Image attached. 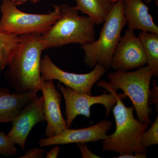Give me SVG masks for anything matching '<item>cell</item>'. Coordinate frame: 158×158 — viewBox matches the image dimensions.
<instances>
[{
	"label": "cell",
	"mask_w": 158,
	"mask_h": 158,
	"mask_svg": "<svg viewBox=\"0 0 158 158\" xmlns=\"http://www.w3.org/2000/svg\"><path fill=\"white\" fill-rule=\"evenodd\" d=\"M103 23L98 39L81 45V48L85 52L84 61L87 66L94 68L99 65L107 71L110 68L111 60L121 38L122 31L127 24L123 1L114 3Z\"/></svg>",
	"instance_id": "cell-4"
},
{
	"label": "cell",
	"mask_w": 158,
	"mask_h": 158,
	"mask_svg": "<svg viewBox=\"0 0 158 158\" xmlns=\"http://www.w3.org/2000/svg\"><path fill=\"white\" fill-rule=\"evenodd\" d=\"M106 71L104 67L97 65L89 73L77 74L68 72L58 67L47 55H44L40 62V73L43 81L57 80L76 92L90 95H92L91 90L94 85Z\"/></svg>",
	"instance_id": "cell-7"
},
{
	"label": "cell",
	"mask_w": 158,
	"mask_h": 158,
	"mask_svg": "<svg viewBox=\"0 0 158 158\" xmlns=\"http://www.w3.org/2000/svg\"><path fill=\"white\" fill-rule=\"evenodd\" d=\"M40 0H37V2H39V1H40Z\"/></svg>",
	"instance_id": "cell-27"
},
{
	"label": "cell",
	"mask_w": 158,
	"mask_h": 158,
	"mask_svg": "<svg viewBox=\"0 0 158 158\" xmlns=\"http://www.w3.org/2000/svg\"><path fill=\"white\" fill-rule=\"evenodd\" d=\"M98 87L106 89L116 96V103L112 110L116 123L115 132L109 138L102 141V150L113 151L119 155L132 154L146 152L141 146V139L147 130L148 124L141 122L134 116V106L127 107L122 101L126 98L124 94H118L109 82L101 81L97 83Z\"/></svg>",
	"instance_id": "cell-2"
},
{
	"label": "cell",
	"mask_w": 158,
	"mask_h": 158,
	"mask_svg": "<svg viewBox=\"0 0 158 158\" xmlns=\"http://www.w3.org/2000/svg\"><path fill=\"white\" fill-rule=\"evenodd\" d=\"M45 150L43 148H35L27 150L20 158H43L44 157Z\"/></svg>",
	"instance_id": "cell-21"
},
{
	"label": "cell",
	"mask_w": 158,
	"mask_h": 158,
	"mask_svg": "<svg viewBox=\"0 0 158 158\" xmlns=\"http://www.w3.org/2000/svg\"><path fill=\"white\" fill-rule=\"evenodd\" d=\"M77 145L80 148L81 152L82 158H100L101 157L98 156L92 152L88 148V144L86 143H77Z\"/></svg>",
	"instance_id": "cell-22"
},
{
	"label": "cell",
	"mask_w": 158,
	"mask_h": 158,
	"mask_svg": "<svg viewBox=\"0 0 158 158\" xmlns=\"http://www.w3.org/2000/svg\"><path fill=\"white\" fill-rule=\"evenodd\" d=\"M60 151V148L59 146H55L51 150L47 153L46 158H56L58 157L59 152Z\"/></svg>",
	"instance_id": "cell-24"
},
{
	"label": "cell",
	"mask_w": 158,
	"mask_h": 158,
	"mask_svg": "<svg viewBox=\"0 0 158 158\" xmlns=\"http://www.w3.org/2000/svg\"><path fill=\"white\" fill-rule=\"evenodd\" d=\"M123 11L128 30L158 34V26L143 0H123Z\"/></svg>",
	"instance_id": "cell-13"
},
{
	"label": "cell",
	"mask_w": 158,
	"mask_h": 158,
	"mask_svg": "<svg viewBox=\"0 0 158 158\" xmlns=\"http://www.w3.org/2000/svg\"><path fill=\"white\" fill-rule=\"evenodd\" d=\"M20 41V35L0 31V75L9 65Z\"/></svg>",
	"instance_id": "cell-17"
},
{
	"label": "cell",
	"mask_w": 158,
	"mask_h": 158,
	"mask_svg": "<svg viewBox=\"0 0 158 158\" xmlns=\"http://www.w3.org/2000/svg\"><path fill=\"white\" fill-rule=\"evenodd\" d=\"M38 90L11 94L8 88L0 90V123H11L24 107L37 96Z\"/></svg>",
	"instance_id": "cell-14"
},
{
	"label": "cell",
	"mask_w": 158,
	"mask_h": 158,
	"mask_svg": "<svg viewBox=\"0 0 158 158\" xmlns=\"http://www.w3.org/2000/svg\"><path fill=\"white\" fill-rule=\"evenodd\" d=\"M112 122L103 119L98 123L80 129H66L57 135L41 139L39 144L41 147L71 143L95 142L109 138L106 133L113 127Z\"/></svg>",
	"instance_id": "cell-11"
},
{
	"label": "cell",
	"mask_w": 158,
	"mask_h": 158,
	"mask_svg": "<svg viewBox=\"0 0 158 158\" xmlns=\"http://www.w3.org/2000/svg\"><path fill=\"white\" fill-rule=\"evenodd\" d=\"M44 50L41 34L20 35L19 45L5 74L7 83L14 92L40 90L43 81L40 73V62Z\"/></svg>",
	"instance_id": "cell-1"
},
{
	"label": "cell",
	"mask_w": 158,
	"mask_h": 158,
	"mask_svg": "<svg viewBox=\"0 0 158 158\" xmlns=\"http://www.w3.org/2000/svg\"><path fill=\"white\" fill-rule=\"evenodd\" d=\"M61 15L41 34L44 49L70 44H88L95 40L94 24L88 16H81L76 7L60 6Z\"/></svg>",
	"instance_id": "cell-3"
},
{
	"label": "cell",
	"mask_w": 158,
	"mask_h": 158,
	"mask_svg": "<svg viewBox=\"0 0 158 158\" xmlns=\"http://www.w3.org/2000/svg\"><path fill=\"white\" fill-rule=\"evenodd\" d=\"M117 158H147V152L139 153H135V155L124 154L119 155Z\"/></svg>",
	"instance_id": "cell-23"
},
{
	"label": "cell",
	"mask_w": 158,
	"mask_h": 158,
	"mask_svg": "<svg viewBox=\"0 0 158 158\" xmlns=\"http://www.w3.org/2000/svg\"><path fill=\"white\" fill-rule=\"evenodd\" d=\"M15 144L4 132H0V155L5 156L16 155L17 150Z\"/></svg>",
	"instance_id": "cell-19"
},
{
	"label": "cell",
	"mask_w": 158,
	"mask_h": 158,
	"mask_svg": "<svg viewBox=\"0 0 158 158\" xmlns=\"http://www.w3.org/2000/svg\"><path fill=\"white\" fill-rule=\"evenodd\" d=\"M76 8L81 13L87 15L94 24L103 23L114 3L112 0H76Z\"/></svg>",
	"instance_id": "cell-15"
},
{
	"label": "cell",
	"mask_w": 158,
	"mask_h": 158,
	"mask_svg": "<svg viewBox=\"0 0 158 158\" xmlns=\"http://www.w3.org/2000/svg\"><path fill=\"white\" fill-rule=\"evenodd\" d=\"M57 87L65 100V122L68 128L71 127L74 120L79 115L90 117V108L93 105H103L106 109V116H108L116 103V96L112 93L103 94L98 96L79 93L59 82Z\"/></svg>",
	"instance_id": "cell-8"
},
{
	"label": "cell",
	"mask_w": 158,
	"mask_h": 158,
	"mask_svg": "<svg viewBox=\"0 0 158 158\" xmlns=\"http://www.w3.org/2000/svg\"><path fill=\"white\" fill-rule=\"evenodd\" d=\"M148 103L149 106L154 105L156 110L158 111V87L156 80L153 81L152 88H150L148 95Z\"/></svg>",
	"instance_id": "cell-20"
},
{
	"label": "cell",
	"mask_w": 158,
	"mask_h": 158,
	"mask_svg": "<svg viewBox=\"0 0 158 158\" xmlns=\"http://www.w3.org/2000/svg\"><path fill=\"white\" fill-rule=\"evenodd\" d=\"M118 1H123V0H112V2L114 3ZM143 1H144L145 2L148 3V4H149V3L152 2L153 0H143Z\"/></svg>",
	"instance_id": "cell-26"
},
{
	"label": "cell",
	"mask_w": 158,
	"mask_h": 158,
	"mask_svg": "<svg viewBox=\"0 0 158 158\" xmlns=\"http://www.w3.org/2000/svg\"><path fill=\"white\" fill-rule=\"evenodd\" d=\"M43 103V96L37 97L24 107L12 121L7 136L23 149L25 148L27 139L34 126L45 121Z\"/></svg>",
	"instance_id": "cell-10"
},
{
	"label": "cell",
	"mask_w": 158,
	"mask_h": 158,
	"mask_svg": "<svg viewBox=\"0 0 158 158\" xmlns=\"http://www.w3.org/2000/svg\"><path fill=\"white\" fill-rule=\"evenodd\" d=\"M40 90L44 98V114L47 122L44 133L46 138H50L59 135L68 128L60 108L62 95L53 80L44 81Z\"/></svg>",
	"instance_id": "cell-12"
},
{
	"label": "cell",
	"mask_w": 158,
	"mask_h": 158,
	"mask_svg": "<svg viewBox=\"0 0 158 158\" xmlns=\"http://www.w3.org/2000/svg\"><path fill=\"white\" fill-rule=\"evenodd\" d=\"M153 76L148 66H144L135 71L116 70L108 74L109 84L115 90H121L131 100L141 122L151 123L152 112L148 103L151 81Z\"/></svg>",
	"instance_id": "cell-5"
},
{
	"label": "cell",
	"mask_w": 158,
	"mask_h": 158,
	"mask_svg": "<svg viewBox=\"0 0 158 158\" xmlns=\"http://www.w3.org/2000/svg\"><path fill=\"white\" fill-rule=\"evenodd\" d=\"M11 1L15 6H17L23 5L28 1H31L32 3H34L37 2V0H11Z\"/></svg>",
	"instance_id": "cell-25"
},
{
	"label": "cell",
	"mask_w": 158,
	"mask_h": 158,
	"mask_svg": "<svg viewBox=\"0 0 158 158\" xmlns=\"http://www.w3.org/2000/svg\"><path fill=\"white\" fill-rule=\"evenodd\" d=\"M147 63L142 44L134 31L128 30L121 37L111 60L110 68L128 71Z\"/></svg>",
	"instance_id": "cell-9"
},
{
	"label": "cell",
	"mask_w": 158,
	"mask_h": 158,
	"mask_svg": "<svg viewBox=\"0 0 158 158\" xmlns=\"http://www.w3.org/2000/svg\"><path fill=\"white\" fill-rule=\"evenodd\" d=\"M53 6L54 10L48 14H31L20 10L11 0H2L0 31L17 35L42 34L61 15L60 6Z\"/></svg>",
	"instance_id": "cell-6"
},
{
	"label": "cell",
	"mask_w": 158,
	"mask_h": 158,
	"mask_svg": "<svg viewBox=\"0 0 158 158\" xmlns=\"http://www.w3.org/2000/svg\"><path fill=\"white\" fill-rule=\"evenodd\" d=\"M158 144V115L155 120L147 131L142 134L141 139V146L144 149Z\"/></svg>",
	"instance_id": "cell-18"
},
{
	"label": "cell",
	"mask_w": 158,
	"mask_h": 158,
	"mask_svg": "<svg viewBox=\"0 0 158 158\" xmlns=\"http://www.w3.org/2000/svg\"><path fill=\"white\" fill-rule=\"evenodd\" d=\"M138 38L143 46L147 66L152 71L153 76L158 77V34L151 32H141Z\"/></svg>",
	"instance_id": "cell-16"
},
{
	"label": "cell",
	"mask_w": 158,
	"mask_h": 158,
	"mask_svg": "<svg viewBox=\"0 0 158 158\" xmlns=\"http://www.w3.org/2000/svg\"><path fill=\"white\" fill-rule=\"evenodd\" d=\"M2 88H0V90H2Z\"/></svg>",
	"instance_id": "cell-28"
}]
</instances>
